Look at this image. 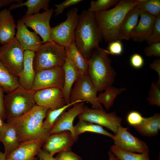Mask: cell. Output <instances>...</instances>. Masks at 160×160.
Listing matches in <instances>:
<instances>
[{
    "label": "cell",
    "instance_id": "14",
    "mask_svg": "<svg viewBox=\"0 0 160 160\" xmlns=\"http://www.w3.org/2000/svg\"><path fill=\"white\" fill-rule=\"evenodd\" d=\"M34 98L36 105L50 110L60 108L67 104L62 89L58 88H48L36 91Z\"/></svg>",
    "mask_w": 160,
    "mask_h": 160
},
{
    "label": "cell",
    "instance_id": "38",
    "mask_svg": "<svg viewBox=\"0 0 160 160\" xmlns=\"http://www.w3.org/2000/svg\"><path fill=\"white\" fill-rule=\"evenodd\" d=\"M144 118L138 112L132 111L128 114L126 120L129 125L134 127L141 124Z\"/></svg>",
    "mask_w": 160,
    "mask_h": 160
},
{
    "label": "cell",
    "instance_id": "4",
    "mask_svg": "<svg viewBox=\"0 0 160 160\" xmlns=\"http://www.w3.org/2000/svg\"><path fill=\"white\" fill-rule=\"evenodd\" d=\"M106 49L99 47L88 59V74L97 92L112 86L116 73Z\"/></svg>",
    "mask_w": 160,
    "mask_h": 160
},
{
    "label": "cell",
    "instance_id": "32",
    "mask_svg": "<svg viewBox=\"0 0 160 160\" xmlns=\"http://www.w3.org/2000/svg\"><path fill=\"white\" fill-rule=\"evenodd\" d=\"M111 151L119 160H150L149 153H137L122 150L114 145L110 147Z\"/></svg>",
    "mask_w": 160,
    "mask_h": 160
},
{
    "label": "cell",
    "instance_id": "22",
    "mask_svg": "<svg viewBox=\"0 0 160 160\" xmlns=\"http://www.w3.org/2000/svg\"><path fill=\"white\" fill-rule=\"evenodd\" d=\"M140 10L137 4L127 13L118 30L119 39L128 40L131 39L132 31L138 23Z\"/></svg>",
    "mask_w": 160,
    "mask_h": 160
},
{
    "label": "cell",
    "instance_id": "16",
    "mask_svg": "<svg viewBox=\"0 0 160 160\" xmlns=\"http://www.w3.org/2000/svg\"><path fill=\"white\" fill-rule=\"evenodd\" d=\"M76 141L68 131L50 135L44 144L42 149L52 156L56 153L71 150Z\"/></svg>",
    "mask_w": 160,
    "mask_h": 160
},
{
    "label": "cell",
    "instance_id": "35",
    "mask_svg": "<svg viewBox=\"0 0 160 160\" xmlns=\"http://www.w3.org/2000/svg\"><path fill=\"white\" fill-rule=\"evenodd\" d=\"M146 41L149 46L160 42V15L156 16L151 33Z\"/></svg>",
    "mask_w": 160,
    "mask_h": 160
},
{
    "label": "cell",
    "instance_id": "12",
    "mask_svg": "<svg viewBox=\"0 0 160 160\" xmlns=\"http://www.w3.org/2000/svg\"><path fill=\"white\" fill-rule=\"evenodd\" d=\"M64 73L62 67L42 70L36 73L32 90H39L50 88L62 89Z\"/></svg>",
    "mask_w": 160,
    "mask_h": 160
},
{
    "label": "cell",
    "instance_id": "15",
    "mask_svg": "<svg viewBox=\"0 0 160 160\" xmlns=\"http://www.w3.org/2000/svg\"><path fill=\"white\" fill-rule=\"evenodd\" d=\"M84 105V102L76 103L68 111L64 112L58 118L50 130V135L68 131L76 141L78 138L75 135L73 122L75 118L82 112Z\"/></svg>",
    "mask_w": 160,
    "mask_h": 160
},
{
    "label": "cell",
    "instance_id": "28",
    "mask_svg": "<svg viewBox=\"0 0 160 160\" xmlns=\"http://www.w3.org/2000/svg\"><path fill=\"white\" fill-rule=\"evenodd\" d=\"M49 0H28L24 2L12 4L8 9L9 11L13 9L25 6L27 10L25 16H29L39 13L40 10L43 9L45 11L49 9Z\"/></svg>",
    "mask_w": 160,
    "mask_h": 160
},
{
    "label": "cell",
    "instance_id": "24",
    "mask_svg": "<svg viewBox=\"0 0 160 160\" xmlns=\"http://www.w3.org/2000/svg\"><path fill=\"white\" fill-rule=\"evenodd\" d=\"M0 142L4 147V153L7 157L18 146L20 142L15 128L11 124L6 123L5 127L0 134Z\"/></svg>",
    "mask_w": 160,
    "mask_h": 160
},
{
    "label": "cell",
    "instance_id": "48",
    "mask_svg": "<svg viewBox=\"0 0 160 160\" xmlns=\"http://www.w3.org/2000/svg\"><path fill=\"white\" fill-rule=\"evenodd\" d=\"M5 123L4 121L0 116V134L5 127Z\"/></svg>",
    "mask_w": 160,
    "mask_h": 160
},
{
    "label": "cell",
    "instance_id": "13",
    "mask_svg": "<svg viewBox=\"0 0 160 160\" xmlns=\"http://www.w3.org/2000/svg\"><path fill=\"white\" fill-rule=\"evenodd\" d=\"M112 138L114 145L122 150L139 153L149 152L147 144L133 136L127 128L119 127Z\"/></svg>",
    "mask_w": 160,
    "mask_h": 160
},
{
    "label": "cell",
    "instance_id": "43",
    "mask_svg": "<svg viewBox=\"0 0 160 160\" xmlns=\"http://www.w3.org/2000/svg\"><path fill=\"white\" fill-rule=\"evenodd\" d=\"M151 68L156 71L158 74L159 79L156 85L159 88L160 85V59H154L150 65Z\"/></svg>",
    "mask_w": 160,
    "mask_h": 160
},
{
    "label": "cell",
    "instance_id": "17",
    "mask_svg": "<svg viewBox=\"0 0 160 160\" xmlns=\"http://www.w3.org/2000/svg\"><path fill=\"white\" fill-rule=\"evenodd\" d=\"M45 141L41 139L20 142L18 147L6 158L7 160H39L36 157Z\"/></svg>",
    "mask_w": 160,
    "mask_h": 160
},
{
    "label": "cell",
    "instance_id": "9",
    "mask_svg": "<svg viewBox=\"0 0 160 160\" xmlns=\"http://www.w3.org/2000/svg\"><path fill=\"white\" fill-rule=\"evenodd\" d=\"M97 91L88 74L79 77L72 89L70 103L84 100L90 103L93 108L105 111L98 101Z\"/></svg>",
    "mask_w": 160,
    "mask_h": 160
},
{
    "label": "cell",
    "instance_id": "26",
    "mask_svg": "<svg viewBox=\"0 0 160 160\" xmlns=\"http://www.w3.org/2000/svg\"><path fill=\"white\" fill-rule=\"evenodd\" d=\"M134 127L142 135L149 137L156 135L160 129V113H154L151 117L144 118L141 124Z\"/></svg>",
    "mask_w": 160,
    "mask_h": 160
},
{
    "label": "cell",
    "instance_id": "6",
    "mask_svg": "<svg viewBox=\"0 0 160 160\" xmlns=\"http://www.w3.org/2000/svg\"><path fill=\"white\" fill-rule=\"evenodd\" d=\"M35 91L27 90L20 86L4 97V106L7 120L18 117L31 109L36 104Z\"/></svg>",
    "mask_w": 160,
    "mask_h": 160
},
{
    "label": "cell",
    "instance_id": "36",
    "mask_svg": "<svg viewBox=\"0 0 160 160\" xmlns=\"http://www.w3.org/2000/svg\"><path fill=\"white\" fill-rule=\"evenodd\" d=\"M149 97L147 98L150 105L160 106V90L156 84L152 82L149 92Z\"/></svg>",
    "mask_w": 160,
    "mask_h": 160
},
{
    "label": "cell",
    "instance_id": "46",
    "mask_svg": "<svg viewBox=\"0 0 160 160\" xmlns=\"http://www.w3.org/2000/svg\"><path fill=\"white\" fill-rule=\"evenodd\" d=\"M14 2L19 3L23 2L22 0H0V7L9 5Z\"/></svg>",
    "mask_w": 160,
    "mask_h": 160
},
{
    "label": "cell",
    "instance_id": "44",
    "mask_svg": "<svg viewBox=\"0 0 160 160\" xmlns=\"http://www.w3.org/2000/svg\"><path fill=\"white\" fill-rule=\"evenodd\" d=\"M4 91L0 87V116L4 121L6 119L5 112L4 102L5 96Z\"/></svg>",
    "mask_w": 160,
    "mask_h": 160
},
{
    "label": "cell",
    "instance_id": "19",
    "mask_svg": "<svg viewBox=\"0 0 160 160\" xmlns=\"http://www.w3.org/2000/svg\"><path fill=\"white\" fill-rule=\"evenodd\" d=\"M139 16L140 19L132 31L131 39L141 42L146 41L150 36L156 16L140 10Z\"/></svg>",
    "mask_w": 160,
    "mask_h": 160
},
{
    "label": "cell",
    "instance_id": "11",
    "mask_svg": "<svg viewBox=\"0 0 160 160\" xmlns=\"http://www.w3.org/2000/svg\"><path fill=\"white\" fill-rule=\"evenodd\" d=\"M54 11L53 8H51L41 13L24 15L20 19L27 27L32 29L41 36L43 44L52 41L51 37L52 28L49 22Z\"/></svg>",
    "mask_w": 160,
    "mask_h": 160
},
{
    "label": "cell",
    "instance_id": "39",
    "mask_svg": "<svg viewBox=\"0 0 160 160\" xmlns=\"http://www.w3.org/2000/svg\"><path fill=\"white\" fill-rule=\"evenodd\" d=\"M82 1V0H66L59 4H56L55 7L56 8L54 11L55 16L61 14L65 9L76 5Z\"/></svg>",
    "mask_w": 160,
    "mask_h": 160
},
{
    "label": "cell",
    "instance_id": "18",
    "mask_svg": "<svg viewBox=\"0 0 160 160\" xmlns=\"http://www.w3.org/2000/svg\"><path fill=\"white\" fill-rule=\"evenodd\" d=\"M16 28L15 37L23 50L37 51L43 44L38 34L29 30L20 20H17Z\"/></svg>",
    "mask_w": 160,
    "mask_h": 160
},
{
    "label": "cell",
    "instance_id": "27",
    "mask_svg": "<svg viewBox=\"0 0 160 160\" xmlns=\"http://www.w3.org/2000/svg\"><path fill=\"white\" fill-rule=\"evenodd\" d=\"M18 77L12 74L0 60V87L9 93L20 86Z\"/></svg>",
    "mask_w": 160,
    "mask_h": 160
},
{
    "label": "cell",
    "instance_id": "10",
    "mask_svg": "<svg viewBox=\"0 0 160 160\" xmlns=\"http://www.w3.org/2000/svg\"><path fill=\"white\" fill-rule=\"evenodd\" d=\"M79 119L104 126L115 133L121 126L122 118L115 112L107 113L94 108L84 106L82 112L78 116Z\"/></svg>",
    "mask_w": 160,
    "mask_h": 160
},
{
    "label": "cell",
    "instance_id": "21",
    "mask_svg": "<svg viewBox=\"0 0 160 160\" xmlns=\"http://www.w3.org/2000/svg\"><path fill=\"white\" fill-rule=\"evenodd\" d=\"M17 25L10 11L5 9L0 11V44L2 45L15 37Z\"/></svg>",
    "mask_w": 160,
    "mask_h": 160
},
{
    "label": "cell",
    "instance_id": "30",
    "mask_svg": "<svg viewBox=\"0 0 160 160\" xmlns=\"http://www.w3.org/2000/svg\"><path fill=\"white\" fill-rule=\"evenodd\" d=\"M126 88H118L112 86L106 88L104 92H101L97 96L98 102L103 104L108 110L113 105L115 98L118 95L126 90Z\"/></svg>",
    "mask_w": 160,
    "mask_h": 160
},
{
    "label": "cell",
    "instance_id": "25",
    "mask_svg": "<svg viewBox=\"0 0 160 160\" xmlns=\"http://www.w3.org/2000/svg\"><path fill=\"white\" fill-rule=\"evenodd\" d=\"M65 49L79 76L87 74L88 59L85 57L77 49L74 39L70 47Z\"/></svg>",
    "mask_w": 160,
    "mask_h": 160
},
{
    "label": "cell",
    "instance_id": "2",
    "mask_svg": "<svg viewBox=\"0 0 160 160\" xmlns=\"http://www.w3.org/2000/svg\"><path fill=\"white\" fill-rule=\"evenodd\" d=\"M74 39L77 49L85 57L88 59L103 39L95 12L84 10L79 15Z\"/></svg>",
    "mask_w": 160,
    "mask_h": 160
},
{
    "label": "cell",
    "instance_id": "29",
    "mask_svg": "<svg viewBox=\"0 0 160 160\" xmlns=\"http://www.w3.org/2000/svg\"><path fill=\"white\" fill-rule=\"evenodd\" d=\"M74 129L75 135L78 138L80 134L86 132L101 134L111 138L113 135L104 129L102 126L80 119L74 126Z\"/></svg>",
    "mask_w": 160,
    "mask_h": 160
},
{
    "label": "cell",
    "instance_id": "47",
    "mask_svg": "<svg viewBox=\"0 0 160 160\" xmlns=\"http://www.w3.org/2000/svg\"><path fill=\"white\" fill-rule=\"evenodd\" d=\"M109 160H119L117 157L111 151L108 152Z\"/></svg>",
    "mask_w": 160,
    "mask_h": 160
},
{
    "label": "cell",
    "instance_id": "5",
    "mask_svg": "<svg viewBox=\"0 0 160 160\" xmlns=\"http://www.w3.org/2000/svg\"><path fill=\"white\" fill-rule=\"evenodd\" d=\"M67 56L65 48L54 41L43 43L35 52L33 60L34 69L39 71L62 67Z\"/></svg>",
    "mask_w": 160,
    "mask_h": 160
},
{
    "label": "cell",
    "instance_id": "45",
    "mask_svg": "<svg viewBox=\"0 0 160 160\" xmlns=\"http://www.w3.org/2000/svg\"><path fill=\"white\" fill-rule=\"evenodd\" d=\"M37 156L42 160H56L53 156L41 148Z\"/></svg>",
    "mask_w": 160,
    "mask_h": 160
},
{
    "label": "cell",
    "instance_id": "7",
    "mask_svg": "<svg viewBox=\"0 0 160 160\" xmlns=\"http://www.w3.org/2000/svg\"><path fill=\"white\" fill-rule=\"evenodd\" d=\"M24 51L15 37L0 47V60L18 77L23 69Z\"/></svg>",
    "mask_w": 160,
    "mask_h": 160
},
{
    "label": "cell",
    "instance_id": "23",
    "mask_svg": "<svg viewBox=\"0 0 160 160\" xmlns=\"http://www.w3.org/2000/svg\"><path fill=\"white\" fill-rule=\"evenodd\" d=\"M66 53L65 62L62 66L64 73V80L62 90L65 102L67 104H68L70 103V99L72 87L79 76L67 52Z\"/></svg>",
    "mask_w": 160,
    "mask_h": 160
},
{
    "label": "cell",
    "instance_id": "1",
    "mask_svg": "<svg viewBox=\"0 0 160 160\" xmlns=\"http://www.w3.org/2000/svg\"><path fill=\"white\" fill-rule=\"evenodd\" d=\"M50 109L36 105L20 116L7 120L16 129L20 142L35 139L46 140L49 132L44 128L43 122Z\"/></svg>",
    "mask_w": 160,
    "mask_h": 160
},
{
    "label": "cell",
    "instance_id": "40",
    "mask_svg": "<svg viewBox=\"0 0 160 160\" xmlns=\"http://www.w3.org/2000/svg\"><path fill=\"white\" fill-rule=\"evenodd\" d=\"M55 158L56 160H82L79 156L71 150L58 153Z\"/></svg>",
    "mask_w": 160,
    "mask_h": 160
},
{
    "label": "cell",
    "instance_id": "42",
    "mask_svg": "<svg viewBox=\"0 0 160 160\" xmlns=\"http://www.w3.org/2000/svg\"><path fill=\"white\" fill-rule=\"evenodd\" d=\"M130 63L132 67L135 69L141 68L144 64V60L140 54L135 53L132 54L130 59Z\"/></svg>",
    "mask_w": 160,
    "mask_h": 160
},
{
    "label": "cell",
    "instance_id": "20",
    "mask_svg": "<svg viewBox=\"0 0 160 160\" xmlns=\"http://www.w3.org/2000/svg\"><path fill=\"white\" fill-rule=\"evenodd\" d=\"M35 52L26 50L24 52L23 69L18 79L20 85L28 90H32L36 74L33 60Z\"/></svg>",
    "mask_w": 160,
    "mask_h": 160
},
{
    "label": "cell",
    "instance_id": "31",
    "mask_svg": "<svg viewBox=\"0 0 160 160\" xmlns=\"http://www.w3.org/2000/svg\"><path fill=\"white\" fill-rule=\"evenodd\" d=\"M84 101V100H79L66 104L63 107L58 109L53 110H49L43 122V127L45 129L49 132L58 118L64 112L66 111L67 109L76 103Z\"/></svg>",
    "mask_w": 160,
    "mask_h": 160
},
{
    "label": "cell",
    "instance_id": "49",
    "mask_svg": "<svg viewBox=\"0 0 160 160\" xmlns=\"http://www.w3.org/2000/svg\"><path fill=\"white\" fill-rule=\"evenodd\" d=\"M0 160H7L4 153L0 151Z\"/></svg>",
    "mask_w": 160,
    "mask_h": 160
},
{
    "label": "cell",
    "instance_id": "41",
    "mask_svg": "<svg viewBox=\"0 0 160 160\" xmlns=\"http://www.w3.org/2000/svg\"><path fill=\"white\" fill-rule=\"evenodd\" d=\"M144 52L146 56L159 57L160 56V42L153 43L145 48Z\"/></svg>",
    "mask_w": 160,
    "mask_h": 160
},
{
    "label": "cell",
    "instance_id": "34",
    "mask_svg": "<svg viewBox=\"0 0 160 160\" xmlns=\"http://www.w3.org/2000/svg\"><path fill=\"white\" fill-rule=\"evenodd\" d=\"M118 0H97L92 1L90 2V7L88 11L95 12L103 11L116 4L119 1Z\"/></svg>",
    "mask_w": 160,
    "mask_h": 160
},
{
    "label": "cell",
    "instance_id": "3",
    "mask_svg": "<svg viewBox=\"0 0 160 160\" xmlns=\"http://www.w3.org/2000/svg\"><path fill=\"white\" fill-rule=\"evenodd\" d=\"M137 4V0H119L113 8L95 12L96 21L105 41L119 39V27L127 12Z\"/></svg>",
    "mask_w": 160,
    "mask_h": 160
},
{
    "label": "cell",
    "instance_id": "33",
    "mask_svg": "<svg viewBox=\"0 0 160 160\" xmlns=\"http://www.w3.org/2000/svg\"><path fill=\"white\" fill-rule=\"evenodd\" d=\"M137 5L140 10L156 16L160 15V0H137Z\"/></svg>",
    "mask_w": 160,
    "mask_h": 160
},
{
    "label": "cell",
    "instance_id": "37",
    "mask_svg": "<svg viewBox=\"0 0 160 160\" xmlns=\"http://www.w3.org/2000/svg\"><path fill=\"white\" fill-rule=\"evenodd\" d=\"M123 49V44L121 40L118 39L109 43L106 50L109 54L119 55L122 53Z\"/></svg>",
    "mask_w": 160,
    "mask_h": 160
},
{
    "label": "cell",
    "instance_id": "50",
    "mask_svg": "<svg viewBox=\"0 0 160 160\" xmlns=\"http://www.w3.org/2000/svg\"><path fill=\"white\" fill-rule=\"evenodd\" d=\"M39 160H42L41 159H39Z\"/></svg>",
    "mask_w": 160,
    "mask_h": 160
},
{
    "label": "cell",
    "instance_id": "8",
    "mask_svg": "<svg viewBox=\"0 0 160 160\" xmlns=\"http://www.w3.org/2000/svg\"><path fill=\"white\" fill-rule=\"evenodd\" d=\"M78 11L77 7H73L67 12L65 21L51 28L52 40L65 48H68L74 39V31L78 21Z\"/></svg>",
    "mask_w": 160,
    "mask_h": 160
}]
</instances>
